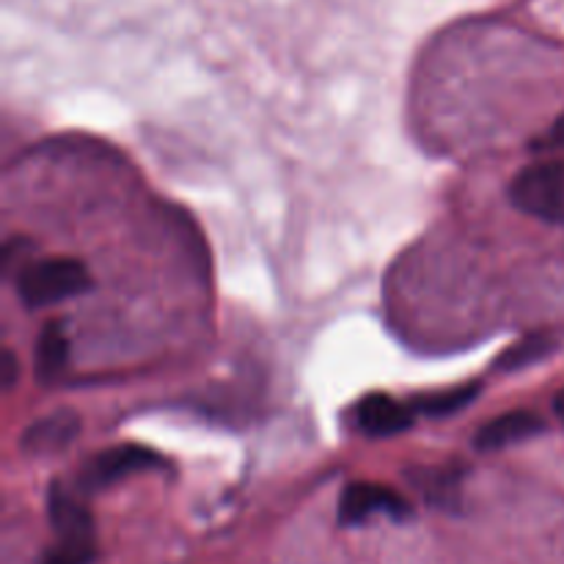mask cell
<instances>
[{"label": "cell", "instance_id": "obj_6", "mask_svg": "<svg viewBox=\"0 0 564 564\" xmlns=\"http://www.w3.org/2000/svg\"><path fill=\"white\" fill-rule=\"evenodd\" d=\"M77 433H80V419L72 411L50 413V416L33 422L25 433L20 435V449L25 455H55L64 452L66 446L75 444Z\"/></svg>", "mask_w": 564, "mask_h": 564}, {"label": "cell", "instance_id": "obj_8", "mask_svg": "<svg viewBox=\"0 0 564 564\" xmlns=\"http://www.w3.org/2000/svg\"><path fill=\"white\" fill-rule=\"evenodd\" d=\"M413 488L424 496L433 507H457L460 501V485H463V468L457 466H422L408 471Z\"/></svg>", "mask_w": 564, "mask_h": 564}, {"label": "cell", "instance_id": "obj_4", "mask_svg": "<svg viewBox=\"0 0 564 564\" xmlns=\"http://www.w3.org/2000/svg\"><path fill=\"white\" fill-rule=\"evenodd\" d=\"M386 516L391 521H411L413 507L397 490L378 482H350L341 490L339 523L341 527H361L372 518Z\"/></svg>", "mask_w": 564, "mask_h": 564}, {"label": "cell", "instance_id": "obj_14", "mask_svg": "<svg viewBox=\"0 0 564 564\" xmlns=\"http://www.w3.org/2000/svg\"><path fill=\"white\" fill-rule=\"evenodd\" d=\"M0 372H3V389L9 391L17 380V358L11 350H3V369Z\"/></svg>", "mask_w": 564, "mask_h": 564}, {"label": "cell", "instance_id": "obj_3", "mask_svg": "<svg viewBox=\"0 0 564 564\" xmlns=\"http://www.w3.org/2000/svg\"><path fill=\"white\" fill-rule=\"evenodd\" d=\"M160 466H163V457L154 449H149V446L119 444L110 446V449L97 452V455L80 468L77 485H80V490L94 494V490L110 488V485L121 482V479L132 477V474L152 471V468Z\"/></svg>", "mask_w": 564, "mask_h": 564}, {"label": "cell", "instance_id": "obj_13", "mask_svg": "<svg viewBox=\"0 0 564 564\" xmlns=\"http://www.w3.org/2000/svg\"><path fill=\"white\" fill-rule=\"evenodd\" d=\"M97 556L94 538H58L39 564H91Z\"/></svg>", "mask_w": 564, "mask_h": 564}, {"label": "cell", "instance_id": "obj_16", "mask_svg": "<svg viewBox=\"0 0 564 564\" xmlns=\"http://www.w3.org/2000/svg\"><path fill=\"white\" fill-rule=\"evenodd\" d=\"M554 413L560 416V422H564V391H560L554 400Z\"/></svg>", "mask_w": 564, "mask_h": 564}, {"label": "cell", "instance_id": "obj_7", "mask_svg": "<svg viewBox=\"0 0 564 564\" xmlns=\"http://www.w3.org/2000/svg\"><path fill=\"white\" fill-rule=\"evenodd\" d=\"M545 422L532 411H510L496 416L494 422L485 424L477 433V449L482 452H496L507 449V446L523 444V441L534 438L538 433H543Z\"/></svg>", "mask_w": 564, "mask_h": 564}, {"label": "cell", "instance_id": "obj_11", "mask_svg": "<svg viewBox=\"0 0 564 564\" xmlns=\"http://www.w3.org/2000/svg\"><path fill=\"white\" fill-rule=\"evenodd\" d=\"M479 383H466V386H455V389H444V391H435V394H422L413 400V411L422 413V416L430 419H446V416H455L457 411L471 405L477 400Z\"/></svg>", "mask_w": 564, "mask_h": 564}, {"label": "cell", "instance_id": "obj_2", "mask_svg": "<svg viewBox=\"0 0 564 564\" xmlns=\"http://www.w3.org/2000/svg\"><path fill=\"white\" fill-rule=\"evenodd\" d=\"M510 202L545 224H564V160H540L518 171Z\"/></svg>", "mask_w": 564, "mask_h": 564}, {"label": "cell", "instance_id": "obj_15", "mask_svg": "<svg viewBox=\"0 0 564 564\" xmlns=\"http://www.w3.org/2000/svg\"><path fill=\"white\" fill-rule=\"evenodd\" d=\"M545 147H551V149H564V113L560 116V119L554 121V127H551L549 141H545Z\"/></svg>", "mask_w": 564, "mask_h": 564}, {"label": "cell", "instance_id": "obj_12", "mask_svg": "<svg viewBox=\"0 0 564 564\" xmlns=\"http://www.w3.org/2000/svg\"><path fill=\"white\" fill-rule=\"evenodd\" d=\"M551 352H554V339H551L549 334H532L527 336V339L507 347V350L496 358V369H499V372H518V369H527L532 367V364L543 361Z\"/></svg>", "mask_w": 564, "mask_h": 564}, {"label": "cell", "instance_id": "obj_9", "mask_svg": "<svg viewBox=\"0 0 564 564\" xmlns=\"http://www.w3.org/2000/svg\"><path fill=\"white\" fill-rule=\"evenodd\" d=\"M50 523L58 538H94V518L69 490L61 485L50 488Z\"/></svg>", "mask_w": 564, "mask_h": 564}, {"label": "cell", "instance_id": "obj_5", "mask_svg": "<svg viewBox=\"0 0 564 564\" xmlns=\"http://www.w3.org/2000/svg\"><path fill=\"white\" fill-rule=\"evenodd\" d=\"M413 416L416 411L411 405L389 394H367L352 413L356 427L369 438H391V435L405 433L413 427Z\"/></svg>", "mask_w": 564, "mask_h": 564}, {"label": "cell", "instance_id": "obj_10", "mask_svg": "<svg viewBox=\"0 0 564 564\" xmlns=\"http://www.w3.org/2000/svg\"><path fill=\"white\" fill-rule=\"evenodd\" d=\"M69 364V336H66L64 325L47 323L36 339V352H33V367H36V378L44 383H53L61 378Z\"/></svg>", "mask_w": 564, "mask_h": 564}, {"label": "cell", "instance_id": "obj_1", "mask_svg": "<svg viewBox=\"0 0 564 564\" xmlns=\"http://www.w3.org/2000/svg\"><path fill=\"white\" fill-rule=\"evenodd\" d=\"M88 290H91L88 270L77 259L66 257L28 264L20 279H17V292H20V301L28 308L55 306V303L69 301V297L83 295Z\"/></svg>", "mask_w": 564, "mask_h": 564}]
</instances>
